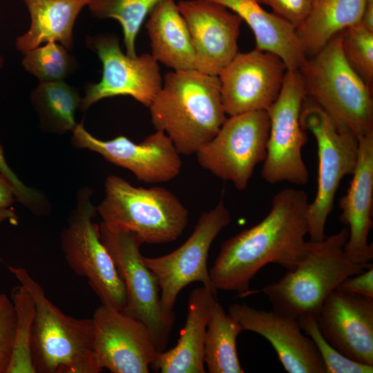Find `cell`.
<instances>
[{
	"instance_id": "cell-1",
	"label": "cell",
	"mask_w": 373,
	"mask_h": 373,
	"mask_svg": "<svg viewBox=\"0 0 373 373\" xmlns=\"http://www.w3.org/2000/svg\"><path fill=\"white\" fill-rule=\"evenodd\" d=\"M308 204L303 190L289 188L276 193L260 222L222 243L209 270L213 287L243 296L249 294L251 280L267 264L294 269L307 247Z\"/></svg>"
},
{
	"instance_id": "cell-2",
	"label": "cell",
	"mask_w": 373,
	"mask_h": 373,
	"mask_svg": "<svg viewBox=\"0 0 373 373\" xmlns=\"http://www.w3.org/2000/svg\"><path fill=\"white\" fill-rule=\"evenodd\" d=\"M149 108L155 130L165 133L184 155L195 154L227 119L218 77L196 69L166 73Z\"/></svg>"
},
{
	"instance_id": "cell-3",
	"label": "cell",
	"mask_w": 373,
	"mask_h": 373,
	"mask_svg": "<svg viewBox=\"0 0 373 373\" xmlns=\"http://www.w3.org/2000/svg\"><path fill=\"white\" fill-rule=\"evenodd\" d=\"M32 295L35 316L31 333V356L35 373H99L94 355L92 318L65 314L46 296L43 287L21 267L8 266Z\"/></svg>"
},
{
	"instance_id": "cell-4",
	"label": "cell",
	"mask_w": 373,
	"mask_h": 373,
	"mask_svg": "<svg viewBox=\"0 0 373 373\" xmlns=\"http://www.w3.org/2000/svg\"><path fill=\"white\" fill-rule=\"evenodd\" d=\"M348 236L344 227L321 241L309 240L297 266L261 290L273 309L297 319L303 315L317 318L325 299L343 281L372 267L347 258L343 248Z\"/></svg>"
},
{
	"instance_id": "cell-5",
	"label": "cell",
	"mask_w": 373,
	"mask_h": 373,
	"mask_svg": "<svg viewBox=\"0 0 373 373\" xmlns=\"http://www.w3.org/2000/svg\"><path fill=\"white\" fill-rule=\"evenodd\" d=\"M342 32L312 58L306 59L298 70L306 97L359 139L373 133L372 88L347 60Z\"/></svg>"
},
{
	"instance_id": "cell-6",
	"label": "cell",
	"mask_w": 373,
	"mask_h": 373,
	"mask_svg": "<svg viewBox=\"0 0 373 373\" xmlns=\"http://www.w3.org/2000/svg\"><path fill=\"white\" fill-rule=\"evenodd\" d=\"M97 214L108 227L134 233L142 244L176 240L189 221V211L168 189L136 187L115 175L107 177Z\"/></svg>"
},
{
	"instance_id": "cell-7",
	"label": "cell",
	"mask_w": 373,
	"mask_h": 373,
	"mask_svg": "<svg viewBox=\"0 0 373 373\" xmlns=\"http://www.w3.org/2000/svg\"><path fill=\"white\" fill-rule=\"evenodd\" d=\"M300 122L316 139L318 171L317 191L307 211V234L310 240L319 242L325 234L327 218L334 208L336 193L341 180L354 171L358 142L347 128L335 122L313 102H303Z\"/></svg>"
},
{
	"instance_id": "cell-8",
	"label": "cell",
	"mask_w": 373,
	"mask_h": 373,
	"mask_svg": "<svg viewBox=\"0 0 373 373\" xmlns=\"http://www.w3.org/2000/svg\"><path fill=\"white\" fill-rule=\"evenodd\" d=\"M93 191L82 187L61 235V245L68 267L88 283L102 305L123 312L126 291L113 260L101 240L99 225L93 222L97 207Z\"/></svg>"
},
{
	"instance_id": "cell-9",
	"label": "cell",
	"mask_w": 373,
	"mask_h": 373,
	"mask_svg": "<svg viewBox=\"0 0 373 373\" xmlns=\"http://www.w3.org/2000/svg\"><path fill=\"white\" fill-rule=\"evenodd\" d=\"M100 238L111 256L126 291L123 312L142 322L150 331L159 352L166 350L175 322V313L165 312L155 274L145 265L137 236L101 222Z\"/></svg>"
},
{
	"instance_id": "cell-10",
	"label": "cell",
	"mask_w": 373,
	"mask_h": 373,
	"mask_svg": "<svg viewBox=\"0 0 373 373\" xmlns=\"http://www.w3.org/2000/svg\"><path fill=\"white\" fill-rule=\"evenodd\" d=\"M306 97L299 70H287L278 97L267 110L270 126L261 175L269 184L303 185L309 180L302 157L307 137L300 122Z\"/></svg>"
},
{
	"instance_id": "cell-11",
	"label": "cell",
	"mask_w": 373,
	"mask_h": 373,
	"mask_svg": "<svg viewBox=\"0 0 373 373\" xmlns=\"http://www.w3.org/2000/svg\"><path fill=\"white\" fill-rule=\"evenodd\" d=\"M267 111L229 116L216 135L195 153L200 166L245 189L256 166L265 159L269 132Z\"/></svg>"
},
{
	"instance_id": "cell-12",
	"label": "cell",
	"mask_w": 373,
	"mask_h": 373,
	"mask_svg": "<svg viewBox=\"0 0 373 373\" xmlns=\"http://www.w3.org/2000/svg\"><path fill=\"white\" fill-rule=\"evenodd\" d=\"M231 221L229 209L221 199L209 211L203 212L189 238L173 251L156 258L143 256L145 265L155 274L160 287L163 309L174 313L180 292L188 285L200 282L217 293L207 268L211 245Z\"/></svg>"
},
{
	"instance_id": "cell-13",
	"label": "cell",
	"mask_w": 373,
	"mask_h": 373,
	"mask_svg": "<svg viewBox=\"0 0 373 373\" xmlns=\"http://www.w3.org/2000/svg\"><path fill=\"white\" fill-rule=\"evenodd\" d=\"M86 43L102 64V75L99 82L86 87L79 109L86 112L99 100L117 95L131 96L149 108L162 86L158 62L151 54L131 57L112 35L87 37Z\"/></svg>"
},
{
	"instance_id": "cell-14",
	"label": "cell",
	"mask_w": 373,
	"mask_h": 373,
	"mask_svg": "<svg viewBox=\"0 0 373 373\" xmlns=\"http://www.w3.org/2000/svg\"><path fill=\"white\" fill-rule=\"evenodd\" d=\"M71 142L75 148L95 152L147 184L172 180L180 174L182 166L180 154L162 131H156L140 143L123 135L105 141L92 135L81 123L73 131Z\"/></svg>"
},
{
	"instance_id": "cell-15",
	"label": "cell",
	"mask_w": 373,
	"mask_h": 373,
	"mask_svg": "<svg viewBox=\"0 0 373 373\" xmlns=\"http://www.w3.org/2000/svg\"><path fill=\"white\" fill-rule=\"evenodd\" d=\"M286 71L273 52H238L218 75L226 115L267 111L278 97Z\"/></svg>"
},
{
	"instance_id": "cell-16",
	"label": "cell",
	"mask_w": 373,
	"mask_h": 373,
	"mask_svg": "<svg viewBox=\"0 0 373 373\" xmlns=\"http://www.w3.org/2000/svg\"><path fill=\"white\" fill-rule=\"evenodd\" d=\"M92 319L93 352L99 366L113 373H148L160 354L147 327L123 312L103 305Z\"/></svg>"
},
{
	"instance_id": "cell-17",
	"label": "cell",
	"mask_w": 373,
	"mask_h": 373,
	"mask_svg": "<svg viewBox=\"0 0 373 373\" xmlns=\"http://www.w3.org/2000/svg\"><path fill=\"white\" fill-rule=\"evenodd\" d=\"M178 10L195 52V69L218 76L238 54L241 18L210 0H181Z\"/></svg>"
},
{
	"instance_id": "cell-18",
	"label": "cell",
	"mask_w": 373,
	"mask_h": 373,
	"mask_svg": "<svg viewBox=\"0 0 373 373\" xmlns=\"http://www.w3.org/2000/svg\"><path fill=\"white\" fill-rule=\"evenodd\" d=\"M325 340L357 362L373 365V298L334 289L317 318Z\"/></svg>"
},
{
	"instance_id": "cell-19",
	"label": "cell",
	"mask_w": 373,
	"mask_h": 373,
	"mask_svg": "<svg viewBox=\"0 0 373 373\" xmlns=\"http://www.w3.org/2000/svg\"><path fill=\"white\" fill-rule=\"evenodd\" d=\"M228 312L243 331L255 332L269 342L287 372L327 373L316 345L303 334L297 318L245 303L231 305Z\"/></svg>"
},
{
	"instance_id": "cell-20",
	"label": "cell",
	"mask_w": 373,
	"mask_h": 373,
	"mask_svg": "<svg viewBox=\"0 0 373 373\" xmlns=\"http://www.w3.org/2000/svg\"><path fill=\"white\" fill-rule=\"evenodd\" d=\"M358 142V158L352 178L339 200V220L349 231L343 248L345 256L354 263L367 264L373 259V244L367 240L373 226V133Z\"/></svg>"
},
{
	"instance_id": "cell-21",
	"label": "cell",
	"mask_w": 373,
	"mask_h": 373,
	"mask_svg": "<svg viewBox=\"0 0 373 373\" xmlns=\"http://www.w3.org/2000/svg\"><path fill=\"white\" fill-rule=\"evenodd\" d=\"M217 293L204 287L190 294L184 325L176 345L160 352L151 368L161 373H204V344L211 308Z\"/></svg>"
},
{
	"instance_id": "cell-22",
	"label": "cell",
	"mask_w": 373,
	"mask_h": 373,
	"mask_svg": "<svg viewBox=\"0 0 373 373\" xmlns=\"http://www.w3.org/2000/svg\"><path fill=\"white\" fill-rule=\"evenodd\" d=\"M210 1L224 6L244 20L254 32L256 49L278 55L287 70H298L306 60V51L296 28L266 11L257 0Z\"/></svg>"
},
{
	"instance_id": "cell-23",
	"label": "cell",
	"mask_w": 373,
	"mask_h": 373,
	"mask_svg": "<svg viewBox=\"0 0 373 373\" xmlns=\"http://www.w3.org/2000/svg\"><path fill=\"white\" fill-rule=\"evenodd\" d=\"M151 55L173 70L195 69V52L186 22L174 0H161L145 25Z\"/></svg>"
},
{
	"instance_id": "cell-24",
	"label": "cell",
	"mask_w": 373,
	"mask_h": 373,
	"mask_svg": "<svg viewBox=\"0 0 373 373\" xmlns=\"http://www.w3.org/2000/svg\"><path fill=\"white\" fill-rule=\"evenodd\" d=\"M29 12V30L17 37L15 47L22 54L43 43L59 42L73 48V29L77 17L90 0H23Z\"/></svg>"
},
{
	"instance_id": "cell-25",
	"label": "cell",
	"mask_w": 373,
	"mask_h": 373,
	"mask_svg": "<svg viewBox=\"0 0 373 373\" xmlns=\"http://www.w3.org/2000/svg\"><path fill=\"white\" fill-rule=\"evenodd\" d=\"M366 0H314L296 29L306 54L318 52L336 34L361 22Z\"/></svg>"
},
{
	"instance_id": "cell-26",
	"label": "cell",
	"mask_w": 373,
	"mask_h": 373,
	"mask_svg": "<svg viewBox=\"0 0 373 373\" xmlns=\"http://www.w3.org/2000/svg\"><path fill=\"white\" fill-rule=\"evenodd\" d=\"M240 325L217 300L212 305L207 325L204 361L209 373H243L236 341Z\"/></svg>"
},
{
	"instance_id": "cell-27",
	"label": "cell",
	"mask_w": 373,
	"mask_h": 373,
	"mask_svg": "<svg viewBox=\"0 0 373 373\" xmlns=\"http://www.w3.org/2000/svg\"><path fill=\"white\" fill-rule=\"evenodd\" d=\"M81 102L78 90L64 81L40 82L30 95L41 128L52 133L73 132L78 124L75 116Z\"/></svg>"
},
{
	"instance_id": "cell-28",
	"label": "cell",
	"mask_w": 373,
	"mask_h": 373,
	"mask_svg": "<svg viewBox=\"0 0 373 373\" xmlns=\"http://www.w3.org/2000/svg\"><path fill=\"white\" fill-rule=\"evenodd\" d=\"M161 0H90L88 4L90 14L99 19H114L121 24L124 33L126 54L137 56L135 39L150 11Z\"/></svg>"
},
{
	"instance_id": "cell-29",
	"label": "cell",
	"mask_w": 373,
	"mask_h": 373,
	"mask_svg": "<svg viewBox=\"0 0 373 373\" xmlns=\"http://www.w3.org/2000/svg\"><path fill=\"white\" fill-rule=\"evenodd\" d=\"M16 312L14 344L6 373H35L31 356V333L35 316L33 298L22 285L10 294Z\"/></svg>"
},
{
	"instance_id": "cell-30",
	"label": "cell",
	"mask_w": 373,
	"mask_h": 373,
	"mask_svg": "<svg viewBox=\"0 0 373 373\" xmlns=\"http://www.w3.org/2000/svg\"><path fill=\"white\" fill-rule=\"evenodd\" d=\"M61 44L48 42L24 54L22 66L40 82L63 81L77 68L75 57Z\"/></svg>"
},
{
	"instance_id": "cell-31",
	"label": "cell",
	"mask_w": 373,
	"mask_h": 373,
	"mask_svg": "<svg viewBox=\"0 0 373 373\" xmlns=\"http://www.w3.org/2000/svg\"><path fill=\"white\" fill-rule=\"evenodd\" d=\"M342 48L352 68L370 86L373 82V32L360 23L342 32Z\"/></svg>"
},
{
	"instance_id": "cell-32",
	"label": "cell",
	"mask_w": 373,
	"mask_h": 373,
	"mask_svg": "<svg viewBox=\"0 0 373 373\" xmlns=\"http://www.w3.org/2000/svg\"><path fill=\"white\" fill-rule=\"evenodd\" d=\"M299 325L314 342L324 363L327 373H372L373 365L363 364L345 356L323 336L317 318L311 315L298 318Z\"/></svg>"
},
{
	"instance_id": "cell-33",
	"label": "cell",
	"mask_w": 373,
	"mask_h": 373,
	"mask_svg": "<svg viewBox=\"0 0 373 373\" xmlns=\"http://www.w3.org/2000/svg\"><path fill=\"white\" fill-rule=\"evenodd\" d=\"M4 59L0 55V68ZM0 173L11 185L15 198L30 209L35 215H47L50 207L46 197L41 191L24 184L10 168L6 161L3 151L0 145Z\"/></svg>"
},
{
	"instance_id": "cell-34",
	"label": "cell",
	"mask_w": 373,
	"mask_h": 373,
	"mask_svg": "<svg viewBox=\"0 0 373 373\" xmlns=\"http://www.w3.org/2000/svg\"><path fill=\"white\" fill-rule=\"evenodd\" d=\"M270 6L274 13L289 22L296 29L311 11L314 0H257Z\"/></svg>"
},
{
	"instance_id": "cell-35",
	"label": "cell",
	"mask_w": 373,
	"mask_h": 373,
	"mask_svg": "<svg viewBox=\"0 0 373 373\" xmlns=\"http://www.w3.org/2000/svg\"><path fill=\"white\" fill-rule=\"evenodd\" d=\"M16 312L11 299L0 294V352L11 354L15 334Z\"/></svg>"
},
{
	"instance_id": "cell-36",
	"label": "cell",
	"mask_w": 373,
	"mask_h": 373,
	"mask_svg": "<svg viewBox=\"0 0 373 373\" xmlns=\"http://www.w3.org/2000/svg\"><path fill=\"white\" fill-rule=\"evenodd\" d=\"M338 287L350 293L373 298V266L347 278Z\"/></svg>"
},
{
	"instance_id": "cell-37",
	"label": "cell",
	"mask_w": 373,
	"mask_h": 373,
	"mask_svg": "<svg viewBox=\"0 0 373 373\" xmlns=\"http://www.w3.org/2000/svg\"><path fill=\"white\" fill-rule=\"evenodd\" d=\"M15 198L11 185L0 173V209L10 207Z\"/></svg>"
},
{
	"instance_id": "cell-38",
	"label": "cell",
	"mask_w": 373,
	"mask_h": 373,
	"mask_svg": "<svg viewBox=\"0 0 373 373\" xmlns=\"http://www.w3.org/2000/svg\"><path fill=\"white\" fill-rule=\"evenodd\" d=\"M360 23L373 32V0H366Z\"/></svg>"
},
{
	"instance_id": "cell-39",
	"label": "cell",
	"mask_w": 373,
	"mask_h": 373,
	"mask_svg": "<svg viewBox=\"0 0 373 373\" xmlns=\"http://www.w3.org/2000/svg\"><path fill=\"white\" fill-rule=\"evenodd\" d=\"M6 220H10L12 224H16L17 223L16 213L15 211L10 207L0 209V224Z\"/></svg>"
},
{
	"instance_id": "cell-40",
	"label": "cell",
	"mask_w": 373,
	"mask_h": 373,
	"mask_svg": "<svg viewBox=\"0 0 373 373\" xmlns=\"http://www.w3.org/2000/svg\"><path fill=\"white\" fill-rule=\"evenodd\" d=\"M10 355L0 352V373H6L9 365Z\"/></svg>"
}]
</instances>
